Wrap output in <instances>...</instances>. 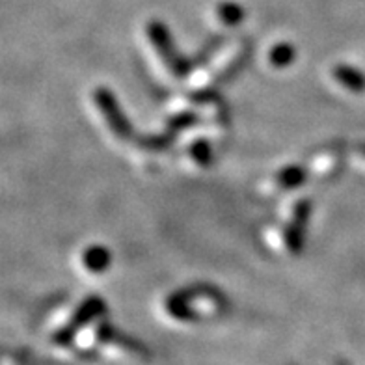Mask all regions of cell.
Listing matches in <instances>:
<instances>
[{
	"label": "cell",
	"instance_id": "1",
	"mask_svg": "<svg viewBox=\"0 0 365 365\" xmlns=\"http://www.w3.org/2000/svg\"><path fill=\"white\" fill-rule=\"evenodd\" d=\"M148 36L149 39H151V43L155 45V48H157V53L164 58L166 68H168L175 77H185V75L190 71L192 63L188 62L187 58L182 56L178 48H175L172 34H170V30L166 29V24L159 23V21H151V23L148 24Z\"/></svg>",
	"mask_w": 365,
	"mask_h": 365
},
{
	"label": "cell",
	"instance_id": "2",
	"mask_svg": "<svg viewBox=\"0 0 365 365\" xmlns=\"http://www.w3.org/2000/svg\"><path fill=\"white\" fill-rule=\"evenodd\" d=\"M93 99H96L97 108L105 115L106 123H108L112 133L115 136H120L121 140L130 138L133 136V127H130L127 115L121 110L120 103H118L114 93L110 90H106V88H97Z\"/></svg>",
	"mask_w": 365,
	"mask_h": 365
},
{
	"label": "cell",
	"instance_id": "3",
	"mask_svg": "<svg viewBox=\"0 0 365 365\" xmlns=\"http://www.w3.org/2000/svg\"><path fill=\"white\" fill-rule=\"evenodd\" d=\"M105 309H106V306L101 298H97V297L86 298V300H84V302L78 306V309L75 312V315H73L71 321H69L68 324H66V327L58 331L56 336H54V341L60 343V345H68V343L71 341L73 337H75V334H77L82 327L90 324L93 319L99 317L101 313H105Z\"/></svg>",
	"mask_w": 365,
	"mask_h": 365
},
{
	"label": "cell",
	"instance_id": "4",
	"mask_svg": "<svg viewBox=\"0 0 365 365\" xmlns=\"http://www.w3.org/2000/svg\"><path fill=\"white\" fill-rule=\"evenodd\" d=\"M313 203L309 200H300L294 207L293 220L289 222L287 231H285V245L293 254L304 248V239H306V226H308L309 217H312Z\"/></svg>",
	"mask_w": 365,
	"mask_h": 365
},
{
	"label": "cell",
	"instance_id": "5",
	"mask_svg": "<svg viewBox=\"0 0 365 365\" xmlns=\"http://www.w3.org/2000/svg\"><path fill=\"white\" fill-rule=\"evenodd\" d=\"M82 263L91 272H103L110 267L112 254L105 246H90L88 250L82 254Z\"/></svg>",
	"mask_w": 365,
	"mask_h": 365
},
{
	"label": "cell",
	"instance_id": "6",
	"mask_svg": "<svg viewBox=\"0 0 365 365\" xmlns=\"http://www.w3.org/2000/svg\"><path fill=\"white\" fill-rule=\"evenodd\" d=\"M334 78L346 90L356 91V93L365 90V75L360 69L351 68V66H337L334 69Z\"/></svg>",
	"mask_w": 365,
	"mask_h": 365
},
{
	"label": "cell",
	"instance_id": "7",
	"mask_svg": "<svg viewBox=\"0 0 365 365\" xmlns=\"http://www.w3.org/2000/svg\"><path fill=\"white\" fill-rule=\"evenodd\" d=\"M306 178H308V172L302 166H287L278 173V185L285 190H291V188L302 187Z\"/></svg>",
	"mask_w": 365,
	"mask_h": 365
},
{
	"label": "cell",
	"instance_id": "8",
	"mask_svg": "<svg viewBox=\"0 0 365 365\" xmlns=\"http://www.w3.org/2000/svg\"><path fill=\"white\" fill-rule=\"evenodd\" d=\"M217 14L218 19L224 24H227V26H237L245 19V10L239 4H235V2H222L218 6Z\"/></svg>",
	"mask_w": 365,
	"mask_h": 365
},
{
	"label": "cell",
	"instance_id": "9",
	"mask_svg": "<svg viewBox=\"0 0 365 365\" xmlns=\"http://www.w3.org/2000/svg\"><path fill=\"white\" fill-rule=\"evenodd\" d=\"M294 56H297V51L291 43H278L274 45V48L270 51V63L274 68H287L289 63L293 62Z\"/></svg>",
	"mask_w": 365,
	"mask_h": 365
},
{
	"label": "cell",
	"instance_id": "10",
	"mask_svg": "<svg viewBox=\"0 0 365 365\" xmlns=\"http://www.w3.org/2000/svg\"><path fill=\"white\" fill-rule=\"evenodd\" d=\"M190 155H192V159L196 160L197 164H202V166H207V164L212 163V151H211V145L200 140L196 144H192L190 148Z\"/></svg>",
	"mask_w": 365,
	"mask_h": 365
},
{
	"label": "cell",
	"instance_id": "11",
	"mask_svg": "<svg viewBox=\"0 0 365 365\" xmlns=\"http://www.w3.org/2000/svg\"><path fill=\"white\" fill-rule=\"evenodd\" d=\"M196 115L192 114V112H185V114H179L175 115L173 120H170V129L172 130H182L187 129V127L194 125L196 123Z\"/></svg>",
	"mask_w": 365,
	"mask_h": 365
},
{
	"label": "cell",
	"instance_id": "12",
	"mask_svg": "<svg viewBox=\"0 0 365 365\" xmlns=\"http://www.w3.org/2000/svg\"><path fill=\"white\" fill-rule=\"evenodd\" d=\"M172 136H153V138H149V140H144L142 144L145 145V148L149 149H164V148H168L170 144H172Z\"/></svg>",
	"mask_w": 365,
	"mask_h": 365
},
{
	"label": "cell",
	"instance_id": "13",
	"mask_svg": "<svg viewBox=\"0 0 365 365\" xmlns=\"http://www.w3.org/2000/svg\"><path fill=\"white\" fill-rule=\"evenodd\" d=\"M358 151H360V155L365 159V144H361L360 148H358Z\"/></svg>",
	"mask_w": 365,
	"mask_h": 365
}]
</instances>
